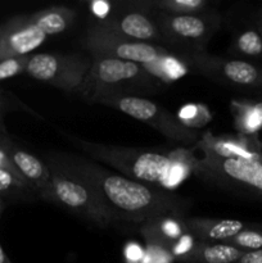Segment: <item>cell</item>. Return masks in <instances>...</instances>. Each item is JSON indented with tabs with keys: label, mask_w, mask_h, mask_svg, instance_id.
Returning a JSON list of instances; mask_svg holds the SVG:
<instances>
[{
	"label": "cell",
	"mask_w": 262,
	"mask_h": 263,
	"mask_svg": "<svg viewBox=\"0 0 262 263\" xmlns=\"http://www.w3.org/2000/svg\"><path fill=\"white\" fill-rule=\"evenodd\" d=\"M45 157L84 180L125 222L143 225L163 216H188L192 207L189 198L134 181L87 157L66 152H49Z\"/></svg>",
	"instance_id": "cell-1"
},
{
	"label": "cell",
	"mask_w": 262,
	"mask_h": 263,
	"mask_svg": "<svg viewBox=\"0 0 262 263\" xmlns=\"http://www.w3.org/2000/svg\"><path fill=\"white\" fill-rule=\"evenodd\" d=\"M89 159L107 164L122 176L151 186L174 192L194 175L197 156L188 148H140L95 143L62 134Z\"/></svg>",
	"instance_id": "cell-2"
},
{
	"label": "cell",
	"mask_w": 262,
	"mask_h": 263,
	"mask_svg": "<svg viewBox=\"0 0 262 263\" xmlns=\"http://www.w3.org/2000/svg\"><path fill=\"white\" fill-rule=\"evenodd\" d=\"M163 86L141 64L110 58L92 59L77 95L90 104H99L110 98L156 94Z\"/></svg>",
	"instance_id": "cell-3"
},
{
	"label": "cell",
	"mask_w": 262,
	"mask_h": 263,
	"mask_svg": "<svg viewBox=\"0 0 262 263\" xmlns=\"http://www.w3.org/2000/svg\"><path fill=\"white\" fill-rule=\"evenodd\" d=\"M44 161L51 172L46 203L58 205L100 229L122 222L84 180L48 157H44Z\"/></svg>",
	"instance_id": "cell-4"
},
{
	"label": "cell",
	"mask_w": 262,
	"mask_h": 263,
	"mask_svg": "<svg viewBox=\"0 0 262 263\" xmlns=\"http://www.w3.org/2000/svg\"><path fill=\"white\" fill-rule=\"evenodd\" d=\"M163 46L175 53H199L205 51L211 39L220 28L222 17L216 9L200 14H166L153 12Z\"/></svg>",
	"instance_id": "cell-5"
},
{
	"label": "cell",
	"mask_w": 262,
	"mask_h": 263,
	"mask_svg": "<svg viewBox=\"0 0 262 263\" xmlns=\"http://www.w3.org/2000/svg\"><path fill=\"white\" fill-rule=\"evenodd\" d=\"M99 104L120 110L135 118L136 121L151 126L161 135H163L167 140L181 145L182 148L193 145L197 146V144L202 139L203 133L198 131L197 128L185 126L169 109L144 97L110 98V99L103 100Z\"/></svg>",
	"instance_id": "cell-6"
},
{
	"label": "cell",
	"mask_w": 262,
	"mask_h": 263,
	"mask_svg": "<svg viewBox=\"0 0 262 263\" xmlns=\"http://www.w3.org/2000/svg\"><path fill=\"white\" fill-rule=\"evenodd\" d=\"M82 45L89 51L91 59H120L141 66L153 63L172 51L164 46L131 40L102 27L92 21H90L85 30Z\"/></svg>",
	"instance_id": "cell-7"
},
{
	"label": "cell",
	"mask_w": 262,
	"mask_h": 263,
	"mask_svg": "<svg viewBox=\"0 0 262 263\" xmlns=\"http://www.w3.org/2000/svg\"><path fill=\"white\" fill-rule=\"evenodd\" d=\"M189 71L216 82L240 89L262 87V67L238 58H223L207 51L177 53Z\"/></svg>",
	"instance_id": "cell-8"
},
{
	"label": "cell",
	"mask_w": 262,
	"mask_h": 263,
	"mask_svg": "<svg viewBox=\"0 0 262 263\" xmlns=\"http://www.w3.org/2000/svg\"><path fill=\"white\" fill-rule=\"evenodd\" d=\"M91 64V58L77 53L31 54L26 74L64 92L79 94Z\"/></svg>",
	"instance_id": "cell-9"
},
{
	"label": "cell",
	"mask_w": 262,
	"mask_h": 263,
	"mask_svg": "<svg viewBox=\"0 0 262 263\" xmlns=\"http://www.w3.org/2000/svg\"><path fill=\"white\" fill-rule=\"evenodd\" d=\"M194 175L205 182L262 197V162L259 161L203 154L202 158L197 157Z\"/></svg>",
	"instance_id": "cell-10"
},
{
	"label": "cell",
	"mask_w": 262,
	"mask_h": 263,
	"mask_svg": "<svg viewBox=\"0 0 262 263\" xmlns=\"http://www.w3.org/2000/svg\"><path fill=\"white\" fill-rule=\"evenodd\" d=\"M103 8L102 3H98ZM110 10H92V22L112 32L140 43L163 46V39L149 13L138 7L135 0L109 3Z\"/></svg>",
	"instance_id": "cell-11"
},
{
	"label": "cell",
	"mask_w": 262,
	"mask_h": 263,
	"mask_svg": "<svg viewBox=\"0 0 262 263\" xmlns=\"http://www.w3.org/2000/svg\"><path fill=\"white\" fill-rule=\"evenodd\" d=\"M48 36L33 23L31 14H18L0 25V61L31 55Z\"/></svg>",
	"instance_id": "cell-12"
},
{
	"label": "cell",
	"mask_w": 262,
	"mask_h": 263,
	"mask_svg": "<svg viewBox=\"0 0 262 263\" xmlns=\"http://www.w3.org/2000/svg\"><path fill=\"white\" fill-rule=\"evenodd\" d=\"M0 144L7 151L21 177L35 190L39 199L45 202L50 192L51 180L50 168L45 161L15 144L9 135L0 136Z\"/></svg>",
	"instance_id": "cell-13"
},
{
	"label": "cell",
	"mask_w": 262,
	"mask_h": 263,
	"mask_svg": "<svg viewBox=\"0 0 262 263\" xmlns=\"http://www.w3.org/2000/svg\"><path fill=\"white\" fill-rule=\"evenodd\" d=\"M184 228L188 235L197 241L225 243L226 240L248 228V225L238 220L185 216Z\"/></svg>",
	"instance_id": "cell-14"
},
{
	"label": "cell",
	"mask_w": 262,
	"mask_h": 263,
	"mask_svg": "<svg viewBox=\"0 0 262 263\" xmlns=\"http://www.w3.org/2000/svg\"><path fill=\"white\" fill-rule=\"evenodd\" d=\"M197 148L200 149L203 154H211L221 158H243L258 161V156L252 139L240 134L236 136H216L211 133H203L202 139L197 144Z\"/></svg>",
	"instance_id": "cell-15"
},
{
	"label": "cell",
	"mask_w": 262,
	"mask_h": 263,
	"mask_svg": "<svg viewBox=\"0 0 262 263\" xmlns=\"http://www.w3.org/2000/svg\"><path fill=\"white\" fill-rule=\"evenodd\" d=\"M246 252L225 243H204L195 240L194 246L179 261L184 263H235Z\"/></svg>",
	"instance_id": "cell-16"
},
{
	"label": "cell",
	"mask_w": 262,
	"mask_h": 263,
	"mask_svg": "<svg viewBox=\"0 0 262 263\" xmlns=\"http://www.w3.org/2000/svg\"><path fill=\"white\" fill-rule=\"evenodd\" d=\"M33 23L45 33L46 36L59 35L66 32L74 25L77 13L66 5H53V7L39 9L30 13Z\"/></svg>",
	"instance_id": "cell-17"
},
{
	"label": "cell",
	"mask_w": 262,
	"mask_h": 263,
	"mask_svg": "<svg viewBox=\"0 0 262 263\" xmlns=\"http://www.w3.org/2000/svg\"><path fill=\"white\" fill-rule=\"evenodd\" d=\"M139 8L152 14L153 12L166 14H200L213 9L208 0H135Z\"/></svg>",
	"instance_id": "cell-18"
},
{
	"label": "cell",
	"mask_w": 262,
	"mask_h": 263,
	"mask_svg": "<svg viewBox=\"0 0 262 263\" xmlns=\"http://www.w3.org/2000/svg\"><path fill=\"white\" fill-rule=\"evenodd\" d=\"M229 54L238 59H262V33L256 26L243 28L234 33Z\"/></svg>",
	"instance_id": "cell-19"
},
{
	"label": "cell",
	"mask_w": 262,
	"mask_h": 263,
	"mask_svg": "<svg viewBox=\"0 0 262 263\" xmlns=\"http://www.w3.org/2000/svg\"><path fill=\"white\" fill-rule=\"evenodd\" d=\"M152 76L158 80L161 84L169 85L177 81L189 72L186 64L182 62L179 54L175 51H170L166 55L159 58L158 61L143 66Z\"/></svg>",
	"instance_id": "cell-20"
},
{
	"label": "cell",
	"mask_w": 262,
	"mask_h": 263,
	"mask_svg": "<svg viewBox=\"0 0 262 263\" xmlns=\"http://www.w3.org/2000/svg\"><path fill=\"white\" fill-rule=\"evenodd\" d=\"M234 122L240 135H257L262 130V120L254 109L252 100H233L231 102Z\"/></svg>",
	"instance_id": "cell-21"
},
{
	"label": "cell",
	"mask_w": 262,
	"mask_h": 263,
	"mask_svg": "<svg viewBox=\"0 0 262 263\" xmlns=\"http://www.w3.org/2000/svg\"><path fill=\"white\" fill-rule=\"evenodd\" d=\"M0 197L15 202H31L39 199L35 190L21 176L0 168Z\"/></svg>",
	"instance_id": "cell-22"
},
{
	"label": "cell",
	"mask_w": 262,
	"mask_h": 263,
	"mask_svg": "<svg viewBox=\"0 0 262 263\" xmlns=\"http://www.w3.org/2000/svg\"><path fill=\"white\" fill-rule=\"evenodd\" d=\"M225 244L238 248L243 252H253L262 249V230L248 226L225 241Z\"/></svg>",
	"instance_id": "cell-23"
},
{
	"label": "cell",
	"mask_w": 262,
	"mask_h": 263,
	"mask_svg": "<svg viewBox=\"0 0 262 263\" xmlns=\"http://www.w3.org/2000/svg\"><path fill=\"white\" fill-rule=\"evenodd\" d=\"M12 110H27V112L35 113L27 105L20 102L14 95L9 94L0 87V136L8 135L7 127H5V116Z\"/></svg>",
	"instance_id": "cell-24"
},
{
	"label": "cell",
	"mask_w": 262,
	"mask_h": 263,
	"mask_svg": "<svg viewBox=\"0 0 262 263\" xmlns=\"http://www.w3.org/2000/svg\"><path fill=\"white\" fill-rule=\"evenodd\" d=\"M28 58L30 55H22L0 61V82L18 76V74L26 73Z\"/></svg>",
	"instance_id": "cell-25"
},
{
	"label": "cell",
	"mask_w": 262,
	"mask_h": 263,
	"mask_svg": "<svg viewBox=\"0 0 262 263\" xmlns=\"http://www.w3.org/2000/svg\"><path fill=\"white\" fill-rule=\"evenodd\" d=\"M0 168L8 170V171H10V172H13V174L21 176V175L18 174L17 170H15V167H14V164H13L12 159H10L9 156H8L7 151L3 148L2 144H0Z\"/></svg>",
	"instance_id": "cell-26"
},
{
	"label": "cell",
	"mask_w": 262,
	"mask_h": 263,
	"mask_svg": "<svg viewBox=\"0 0 262 263\" xmlns=\"http://www.w3.org/2000/svg\"><path fill=\"white\" fill-rule=\"evenodd\" d=\"M235 263H262V249L253 252H246L243 257Z\"/></svg>",
	"instance_id": "cell-27"
},
{
	"label": "cell",
	"mask_w": 262,
	"mask_h": 263,
	"mask_svg": "<svg viewBox=\"0 0 262 263\" xmlns=\"http://www.w3.org/2000/svg\"><path fill=\"white\" fill-rule=\"evenodd\" d=\"M253 25L256 26V27L258 28V30L261 31V33H262V10H261V12H258V13H257L256 15H254Z\"/></svg>",
	"instance_id": "cell-28"
},
{
	"label": "cell",
	"mask_w": 262,
	"mask_h": 263,
	"mask_svg": "<svg viewBox=\"0 0 262 263\" xmlns=\"http://www.w3.org/2000/svg\"><path fill=\"white\" fill-rule=\"evenodd\" d=\"M0 263H12L9 257L7 256V253H5L4 249H3L2 244H0Z\"/></svg>",
	"instance_id": "cell-29"
},
{
	"label": "cell",
	"mask_w": 262,
	"mask_h": 263,
	"mask_svg": "<svg viewBox=\"0 0 262 263\" xmlns=\"http://www.w3.org/2000/svg\"><path fill=\"white\" fill-rule=\"evenodd\" d=\"M252 104H253L254 109L257 110V113H258L262 120V100H254V102H252Z\"/></svg>",
	"instance_id": "cell-30"
},
{
	"label": "cell",
	"mask_w": 262,
	"mask_h": 263,
	"mask_svg": "<svg viewBox=\"0 0 262 263\" xmlns=\"http://www.w3.org/2000/svg\"><path fill=\"white\" fill-rule=\"evenodd\" d=\"M0 208H4V200L2 197H0Z\"/></svg>",
	"instance_id": "cell-31"
},
{
	"label": "cell",
	"mask_w": 262,
	"mask_h": 263,
	"mask_svg": "<svg viewBox=\"0 0 262 263\" xmlns=\"http://www.w3.org/2000/svg\"><path fill=\"white\" fill-rule=\"evenodd\" d=\"M2 211H3V208H0V215H2Z\"/></svg>",
	"instance_id": "cell-32"
}]
</instances>
